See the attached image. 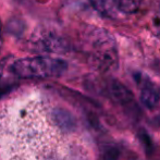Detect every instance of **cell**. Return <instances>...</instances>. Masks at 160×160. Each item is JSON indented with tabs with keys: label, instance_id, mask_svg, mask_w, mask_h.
Returning <instances> with one entry per match:
<instances>
[{
	"label": "cell",
	"instance_id": "cell-7",
	"mask_svg": "<svg viewBox=\"0 0 160 160\" xmlns=\"http://www.w3.org/2000/svg\"><path fill=\"white\" fill-rule=\"evenodd\" d=\"M91 6L103 17L113 15V1L112 0H88Z\"/></svg>",
	"mask_w": 160,
	"mask_h": 160
},
{
	"label": "cell",
	"instance_id": "cell-3",
	"mask_svg": "<svg viewBox=\"0 0 160 160\" xmlns=\"http://www.w3.org/2000/svg\"><path fill=\"white\" fill-rule=\"evenodd\" d=\"M35 44L40 50L45 51H61L64 48V42L60 37L51 33H40L35 37Z\"/></svg>",
	"mask_w": 160,
	"mask_h": 160
},
{
	"label": "cell",
	"instance_id": "cell-6",
	"mask_svg": "<svg viewBox=\"0 0 160 160\" xmlns=\"http://www.w3.org/2000/svg\"><path fill=\"white\" fill-rule=\"evenodd\" d=\"M113 4L118 10L123 13H135L139 9L143 0H112Z\"/></svg>",
	"mask_w": 160,
	"mask_h": 160
},
{
	"label": "cell",
	"instance_id": "cell-2",
	"mask_svg": "<svg viewBox=\"0 0 160 160\" xmlns=\"http://www.w3.org/2000/svg\"><path fill=\"white\" fill-rule=\"evenodd\" d=\"M141 101L147 109H154L160 102V87L149 80H144L141 89Z\"/></svg>",
	"mask_w": 160,
	"mask_h": 160
},
{
	"label": "cell",
	"instance_id": "cell-8",
	"mask_svg": "<svg viewBox=\"0 0 160 160\" xmlns=\"http://www.w3.org/2000/svg\"><path fill=\"white\" fill-rule=\"evenodd\" d=\"M2 46V28H1V22H0V50H1Z\"/></svg>",
	"mask_w": 160,
	"mask_h": 160
},
{
	"label": "cell",
	"instance_id": "cell-5",
	"mask_svg": "<svg viewBox=\"0 0 160 160\" xmlns=\"http://www.w3.org/2000/svg\"><path fill=\"white\" fill-rule=\"evenodd\" d=\"M111 95L121 105H128L133 101V95L130 91L118 81H113L110 85Z\"/></svg>",
	"mask_w": 160,
	"mask_h": 160
},
{
	"label": "cell",
	"instance_id": "cell-4",
	"mask_svg": "<svg viewBox=\"0 0 160 160\" xmlns=\"http://www.w3.org/2000/svg\"><path fill=\"white\" fill-rule=\"evenodd\" d=\"M10 65L11 61L9 57L0 61V96L12 88L15 83L14 78H18L13 74Z\"/></svg>",
	"mask_w": 160,
	"mask_h": 160
},
{
	"label": "cell",
	"instance_id": "cell-1",
	"mask_svg": "<svg viewBox=\"0 0 160 160\" xmlns=\"http://www.w3.org/2000/svg\"><path fill=\"white\" fill-rule=\"evenodd\" d=\"M11 70L18 78H59L67 71L64 60L47 56H36L11 62Z\"/></svg>",
	"mask_w": 160,
	"mask_h": 160
}]
</instances>
